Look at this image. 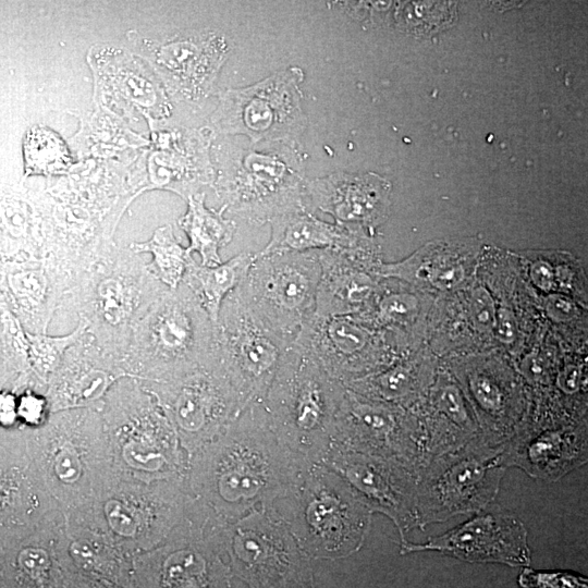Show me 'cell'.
I'll return each instance as SVG.
<instances>
[{
  "label": "cell",
  "instance_id": "33",
  "mask_svg": "<svg viewBox=\"0 0 588 588\" xmlns=\"http://www.w3.org/2000/svg\"><path fill=\"white\" fill-rule=\"evenodd\" d=\"M407 302L403 296H388L380 302V314L388 319H400L407 315L411 309V305Z\"/></svg>",
  "mask_w": 588,
  "mask_h": 588
},
{
  "label": "cell",
  "instance_id": "6",
  "mask_svg": "<svg viewBox=\"0 0 588 588\" xmlns=\"http://www.w3.org/2000/svg\"><path fill=\"white\" fill-rule=\"evenodd\" d=\"M304 72L291 66L246 87L219 96L210 118L212 134L244 135L252 145L277 142L294 148L307 127L302 109Z\"/></svg>",
  "mask_w": 588,
  "mask_h": 588
},
{
  "label": "cell",
  "instance_id": "4",
  "mask_svg": "<svg viewBox=\"0 0 588 588\" xmlns=\"http://www.w3.org/2000/svg\"><path fill=\"white\" fill-rule=\"evenodd\" d=\"M502 449L480 432L465 445L421 466L415 490L418 528L473 515L490 505L506 471Z\"/></svg>",
  "mask_w": 588,
  "mask_h": 588
},
{
  "label": "cell",
  "instance_id": "28",
  "mask_svg": "<svg viewBox=\"0 0 588 588\" xmlns=\"http://www.w3.org/2000/svg\"><path fill=\"white\" fill-rule=\"evenodd\" d=\"M23 150L27 174H63L73 162L64 140L54 131L45 126L28 130Z\"/></svg>",
  "mask_w": 588,
  "mask_h": 588
},
{
  "label": "cell",
  "instance_id": "1",
  "mask_svg": "<svg viewBox=\"0 0 588 588\" xmlns=\"http://www.w3.org/2000/svg\"><path fill=\"white\" fill-rule=\"evenodd\" d=\"M29 460L63 515L89 503L115 478L100 411L51 413L28 440Z\"/></svg>",
  "mask_w": 588,
  "mask_h": 588
},
{
  "label": "cell",
  "instance_id": "15",
  "mask_svg": "<svg viewBox=\"0 0 588 588\" xmlns=\"http://www.w3.org/2000/svg\"><path fill=\"white\" fill-rule=\"evenodd\" d=\"M587 457V434L583 429L515 432L502 449L506 468L517 467L531 478L550 482L586 464Z\"/></svg>",
  "mask_w": 588,
  "mask_h": 588
},
{
  "label": "cell",
  "instance_id": "17",
  "mask_svg": "<svg viewBox=\"0 0 588 588\" xmlns=\"http://www.w3.org/2000/svg\"><path fill=\"white\" fill-rule=\"evenodd\" d=\"M90 59L98 93L123 100L142 112L152 127L161 124L171 107L158 78L132 54L101 48Z\"/></svg>",
  "mask_w": 588,
  "mask_h": 588
},
{
  "label": "cell",
  "instance_id": "16",
  "mask_svg": "<svg viewBox=\"0 0 588 588\" xmlns=\"http://www.w3.org/2000/svg\"><path fill=\"white\" fill-rule=\"evenodd\" d=\"M210 139V134L195 131L156 134L149 158V188L169 189L186 200L201 186L212 184Z\"/></svg>",
  "mask_w": 588,
  "mask_h": 588
},
{
  "label": "cell",
  "instance_id": "30",
  "mask_svg": "<svg viewBox=\"0 0 588 588\" xmlns=\"http://www.w3.org/2000/svg\"><path fill=\"white\" fill-rule=\"evenodd\" d=\"M520 588H588V580L578 573L560 569H534L524 566L517 577Z\"/></svg>",
  "mask_w": 588,
  "mask_h": 588
},
{
  "label": "cell",
  "instance_id": "11",
  "mask_svg": "<svg viewBox=\"0 0 588 588\" xmlns=\"http://www.w3.org/2000/svg\"><path fill=\"white\" fill-rule=\"evenodd\" d=\"M434 551L468 563L529 566L528 531L522 519L488 505L448 531L425 542L403 541L401 553Z\"/></svg>",
  "mask_w": 588,
  "mask_h": 588
},
{
  "label": "cell",
  "instance_id": "12",
  "mask_svg": "<svg viewBox=\"0 0 588 588\" xmlns=\"http://www.w3.org/2000/svg\"><path fill=\"white\" fill-rule=\"evenodd\" d=\"M139 383L186 437L216 429L240 400L212 353L201 366L177 378Z\"/></svg>",
  "mask_w": 588,
  "mask_h": 588
},
{
  "label": "cell",
  "instance_id": "8",
  "mask_svg": "<svg viewBox=\"0 0 588 588\" xmlns=\"http://www.w3.org/2000/svg\"><path fill=\"white\" fill-rule=\"evenodd\" d=\"M166 501L149 482L115 476L93 501L64 515L65 527L84 532L132 558L154 546L163 534Z\"/></svg>",
  "mask_w": 588,
  "mask_h": 588
},
{
  "label": "cell",
  "instance_id": "40",
  "mask_svg": "<svg viewBox=\"0 0 588 588\" xmlns=\"http://www.w3.org/2000/svg\"><path fill=\"white\" fill-rule=\"evenodd\" d=\"M523 371L527 378L534 381H540L544 375L541 362L535 357H531L529 360L525 362Z\"/></svg>",
  "mask_w": 588,
  "mask_h": 588
},
{
  "label": "cell",
  "instance_id": "19",
  "mask_svg": "<svg viewBox=\"0 0 588 588\" xmlns=\"http://www.w3.org/2000/svg\"><path fill=\"white\" fill-rule=\"evenodd\" d=\"M351 480L405 534L418 528L415 514L416 473L404 463L388 457L353 456L346 467Z\"/></svg>",
  "mask_w": 588,
  "mask_h": 588
},
{
  "label": "cell",
  "instance_id": "38",
  "mask_svg": "<svg viewBox=\"0 0 588 588\" xmlns=\"http://www.w3.org/2000/svg\"><path fill=\"white\" fill-rule=\"evenodd\" d=\"M548 310L558 319H566L574 315L575 307L571 301L558 296L549 301Z\"/></svg>",
  "mask_w": 588,
  "mask_h": 588
},
{
  "label": "cell",
  "instance_id": "32",
  "mask_svg": "<svg viewBox=\"0 0 588 588\" xmlns=\"http://www.w3.org/2000/svg\"><path fill=\"white\" fill-rule=\"evenodd\" d=\"M473 313L480 328L489 329L494 322V311L490 296L482 289H478L473 297Z\"/></svg>",
  "mask_w": 588,
  "mask_h": 588
},
{
  "label": "cell",
  "instance_id": "18",
  "mask_svg": "<svg viewBox=\"0 0 588 588\" xmlns=\"http://www.w3.org/2000/svg\"><path fill=\"white\" fill-rule=\"evenodd\" d=\"M63 532L60 512L16 540L0 559L7 588H64Z\"/></svg>",
  "mask_w": 588,
  "mask_h": 588
},
{
  "label": "cell",
  "instance_id": "34",
  "mask_svg": "<svg viewBox=\"0 0 588 588\" xmlns=\"http://www.w3.org/2000/svg\"><path fill=\"white\" fill-rule=\"evenodd\" d=\"M64 588H121L114 584L64 571Z\"/></svg>",
  "mask_w": 588,
  "mask_h": 588
},
{
  "label": "cell",
  "instance_id": "37",
  "mask_svg": "<svg viewBox=\"0 0 588 588\" xmlns=\"http://www.w3.org/2000/svg\"><path fill=\"white\" fill-rule=\"evenodd\" d=\"M497 330L500 339L511 342L514 339L515 324L513 316L505 309H501L497 317Z\"/></svg>",
  "mask_w": 588,
  "mask_h": 588
},
{
  "label": "cell",
  "instance_id": "39",
  "mask_svg": "<svg viewBox=\"0 0 588 588\" xmlns=\"http://www.w3.org/2000/svg\"><path fill=\"white\" fill-rule=\"evenodd\" d=\"M534 280L538 283L539 286L543 289H549L552 283V271L549 266L546 264H537L532 269Z\"/></svg>",
  "mask_w": 588,
  "mask_h": 588
},
{
  "label": "cell",
  "instance_id": "14",
  "mask_svg": "<svg viewBox=\"0 0 588 588\" xmlns=\"http://www.w3.org/2000/svg\"><path fill=\"white\" fill-rule=\"evenodd\" d=\"M167 85L187 99H199L211 90L230 47L216 32L174 37L142 49Z\"/></svg>",
  "mask_w": 588,
  "mask_h": 588
},
{
  "label": "cell",
  "instance_id": "3",
  "mask_svg": "<svg viewBox=\"0 0 588 588\" xmlns=\"http://www.w3.org/2000/svg\"><path fill=\"white\" fill-rule=\"evenodd\" d=\"M213 335L209 316L182 282L162 292L137 319L120 365L140 382H164L206 363Z\"/></svg>",
  "mask_w": 588,
  "mask_h": 588
},
{
  "label": "cell",
  "instance_id": "22",
  "mask_svg": "<svg viewBox=\"0 0 588 588\" xmlns=\"http://www.w3.org/2000/svg\"><path fill=\"white\" fill-rule=\"evenodd\" d=\"M271 238L257 257L308 250H339L348 244V236L336 225L321 221L305 207L283 213L268 222Z\"/></svg>",
  "mask_w": 588,
  "mask_h": 588
},
{
  "label": "cell",
  "instance_id": "29",
  "mask_svg": "<svg viewBox=\"0 0 588 588\" xmlns=\"http://www.w3.org/2000/svg\"><path fill=\"white\" fill-rule=\"evenodd\" d=\"M86 332L87 323L78 320L76 328L65 335L51 336L38 333L30 338L32 369L37 383L45 392L50 376L60 365L65 352Z\"/></svg>",
  "mask_w": 588,
  "mask_h": 588
},
{
  "label": "cell",
  "instance_id": "36",
  "mask_svg": "<svg viewBox=\"0 0 588 588\" xmlns=\"http://www.w3.org/2000/svg\"><path fill=\"white\" fill-rule=\"evenodd\" d=\"M581 384V371L574 366L565 368L558 378L559 388L568 394L578 391Z\"/></svg>",
  "mask_w": 588,
  "mask_h": 588
},
{
  "label": "cell",
  "instance_id": "35",
  "mask_svg": "<svg viewBox=\"0 0 588 588\" xmlns=\"http://www.w3.org/2000/svg\"><path fill=\"white\" fill-rule=\"evenodd\" d=\"M17 395L11 392L0 393V424L11 426L17 420Z\"/></svg>",
  "mask_w": 588,
  "mask_h": 588
},
{
  "label": "cell",
  "instance_id": "21",
  "mask_svg": "<svg viewBox=\"0 0 588 588\" xmlns=\"http://www.w3.org/2000/svg\"><path fill=\"white\" fill-rule=\"evenodd\" d=\"M133 574L136 588H219L209 563L194 552L136 554Z\"/></svg>",
  "mask_w": 588,
  "mask_h": 588
},
{
  "label": "cell",
  "instance_id": "5",
  "mask_svg": "<svg viewBox=\"0 0 588 588\" xmlns=\"http://www.w3.org/2000/svg\"><path fill=\"white\" fill-rule=\"evenodd\" d=\"M306 183L301 154L286 145L271 151L231 146L215 179L226 210L258 224L305 207Z\"/></svg>",
  "mask_w": 588,
  "mask_h": 588
},
{
  "label": "cell",
  "instance_id": "25",
  "mask_svg": "<svg viewBox=\"0 0 588 588\" xmlns=\"http://www.w3.org/2000/svg\"><path fill=\"white\" fill-rule=\"evenodd\" d=\"M320 279L317 289L315 315L340 316L353 305L366 301L371 293L367 278L348 271L336 250H319Z\"/></svg>",
  "mask_w": 588,
  "mask_h": 588
},
{
  "label": "cell",
  "instance_id": "27",
  "mask_svg": "<svg viewBox=\"0 0 588 588\" xmlns=\"http://www.w3.org/2000/svg\"><path fill=\"white\" fill-rule=\"evenodd\" d=\"M128 248L135 253H149L152 256L147 264L154 277L170 290L176 289L183 281L192 255L176 240L170 224L159 226L145 242H133Z\"/></svg>",
  "mask_w": 588,
  "mask_h": 588
},
{
  "label": "cell",
  "instance_id": "13",
  "mask_svg": "<svg viewBox=\"0 0 588 588\" xmlns=\"http://www.w3.org/2000/svg\"><path fill=\"white\" fill-rule=\"evenodd\" d=\"M124 377L119 360L86 332L65 352L48 380L45 393L51 413L87 407L100 411L108 391Z\"/></svg>",
  "mask_w": 588,
  "mask_h": 588
},
{
  "label": "cell",
  "instance_id": "24",
  "mask_svg": "<svg viewBox=\"0 0 588 588\" xmlns=\"http://www.w3.org/2000/svg\"><path fill=\"white\" fill-rule=\"evenodd\" d=\"M186 201L187 211L177 223L189 238L187 252L198 253L203 266L221 264L219 250L232 241L235 223L224 218V206L219 210L206 207L205 193L194 194Z\"/></svg>",
  "mask_w": 588,
  "mask_h": 588
},
{
  "label": "cell",
  "instance_id": "2",
  "mask_svg": "<svg viewBox=\"0 0 588 588\" xmlns=\"http://www.w3.org/2000/svg\"><path fill=\"white\" fill-rule=\"evenodd\" d=\"M167 289L138 254L106 246L81 267L62 308L75 311L98 345L120 363L133 326Z\"/></svg>",
  "mask_w": 588,
  "mask_h": 588
},
{
  "label": "cell",
  "instance_id": "20",
  "mask_svg": "<svg viewBox=\"0 0 588 588\" xmlns=\"http://www.w3.org/2000/svg\"><path fill=\"white\" fill-rule=\"evenodd\" d=\"M431 405L437 418L419 425L424 465L465 445L480 433L462 391L455 384H441L432 394Z\"/></svg>",
  "mask_w": 588,
  "mask_h": 588
},
{
  "label": "cell",
  "instance_id": "31",
  "mask_svg": "<svg viewBox=\"0 0 588 588\" xmlns=\"http://www.w3.org/2000/svg\"><path fill=\"white\" fill-rule=\"evenodd\" d=\"M51 409L47 395L33 388H26L17 396V418L34 429L41 427L50 417Z\"/></svg>",
  "mask_w": 588,
  "mask_h": 588
},
{
  "label": "cell",
  "instance_id": "9",
  "mask_svg": "<svg viewBox=\"0 0 588 588\" xmlns=\"http://www.w3.org/2000/svg\"><path fill=\"white\" fill-rule=\"evenodd\" d=\"M290 343L262 321L238 287L224 298L215 326L212 353L238 397L264 391Z\"/></svg>",
  "mask_w": 588,
  "mask_h": 588
},
{
  "label": "cell",
  "instance_id": "26",
  "mask_svg": "<svg viewBox=\"0 0 588 588\" xmlns=\"http://www.w3.org/2000/svg\"><path fill=\"white\" fill-rule=\"evenodd\" d=\"M305 192L315 208L338 221L368 220L379 201L375 189L340 175L307 182Z\"/></svg>",
  "mask_w": 588,
  "mask_h": 588
},
{
  "label": "cell",
  "instance_id": "10",
  "mask_svg": "<svg viewBox=\"0 0 588 588\" xmlns=\"http://www.w3.org/2000/svg\"><path fill=\"white\" fill-rule=\"evenodd\" d=\"M100 414L118 477L149 482L155 450L171 438L168 417L138 380L124 377L103 399Z\"/></svg>",
  "mask_w": 588,
  "mask_h": 588
},
{
  "label": "cell",
  "instance_id": "41",
  "mask_svg": "<svg viewBox=\"0 0 588 588\" xmlns=\"http://www.w3.org/2000/svg\"><path fill=\"white\" fill-rule=\"evenodd\" d=\"M0 588H7L2 567H1V562H0Z\"/></svg>",
  "mask_w": 588,
  "mask_h": 588
},
{
  "label": "cell",
  "instance_id": "7",
  "mask_svg": "<svg viewBox=\"0 0 588 588\" xmlns=\"http://www.w3.org/2000/svg\"><path fill=\"white\" fill-rule=\"evenodd\" d=\"M320 272L319 250L272 254L257 257L237 287L262 321L292 342L315 313Z\"/></svg>",
  "mask_w": 588,
  "mask_h": 588
},
{
  "label": "cell",
  "instance_id": "23",
  "mask_svg": "<svg viewBox=\"0 0 588 588\" xmlns=\"http://www.w3.org/2000/svg\"><path fill=\"white\" fill-rule=\"evenodd\" d=\"M256 259V253L246 252L217 266L189 261L182 282L193 292L213 326L224 298L243 282Z\"/></svg>",
  "mask_w": 588,
  "mask_h": 588
}]
</instances>
